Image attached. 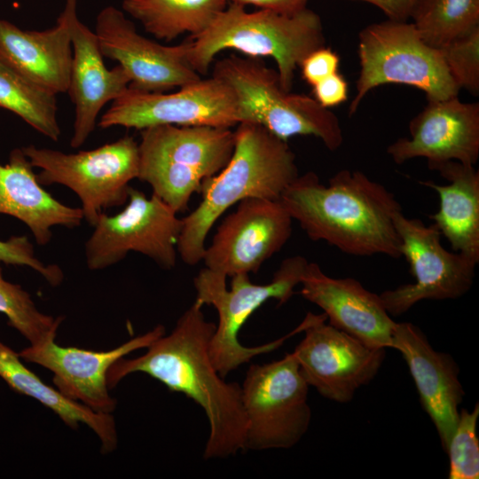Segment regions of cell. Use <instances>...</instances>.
<instances>
[{
    "mask_svg": "<svg viewBox=\"0 0 479 479\" xmlns=\"http://www.w3.org/2000/svg\"><path fill=\"white\" fill-rule=\"evenodd\" d=\"M95 34L104 58L116 61L130 78V88L167 92L201 79L187 61L189 40L166 46L140 35L124 12L113 5L97 15Z\"/></svg>",
    "mask_w": 479,
    "mask_h": 479,
    "instance_id": "9a60e30c",
    "label": "cell"
},
{
    "mask_svg": "<svg viewBox=\"0 0 479 479\" xmlns=\"http://www.w3.org/2000/svg\"><path fill=\"white\" fill-rule=\"evenodd\" d=\"M182 225V218L158 196L130 186L124 208L114 216L101 213L93 226L85 243L87 267L104 270L134 251L170 270L177 263Z\"/></svg>",
    "mask_w": 479,
    "mask_h": 479,
    "instance_id": "8fae6325",
    "label": "cell"
},
{
    "mask_svg": "<svg viewBox=\"0 0 479 479\" xmlns=\"http://www.w3.org/2000/svg\"><path fill=\"white\" fill-rule=\"evenodd\" d=\"M389 348L407 364L421 405L446 451L465 396L458 364L450 354L436 351L421 329L409 322H397Z\"/></svg>",
    "mask_w": 479,
    "mask_h": 479,
    "instance_id": "d6986e66",
    "label": "cell"
},
{
    "mask_svg": "<svg viewBox=\"0 0 479 479\" xmlns=\"http://www.w3.org/2000/svg\"><path fill=\"white\" fill-rule=\"evenodd\" d=\"M379 8L389 20L407 21L416 0H356Z\"/></svg>",
    "mask_w": 479,
    "mask_h": 479,
    "instance_id": "d590c367",
    "label": "cell"
},
{
    "mask_svg": "<svg viewBox=\"0 0 479 479\" xmlns=\"http://www.w3.org/2000/svg\"><path fill=\"white\" fill-rule=\"evenodd\" d=\"M308 263L302 255L287 257L282 261L272 279L264 285L254 284L249 274L240 273L231 277V287L227 288V277L206 267L195 276V302L200 306H213L218 315V324L210 340L209 355L223 378L254 357L279 349L287 338L302 332L304 325L302 322L287 335L259 346L246 347L239 339L244 324L265 302L274 299L282 305L291 299Z\"/></svg>",
    "mask_w": 479,
    "mask_h": 479,
    "instance_id": "5b68a950",
    "label": "cell"
},
{
    "mask_svg": "<svg viewBox=\"0 0 479 479\" xmlns=\"http://www.w3.org/2000/svg\"><path fill=\"white\" fill-rule=\"evenodd\" d=\"M234 135L230 161L202 182L201 201L182 218L177 249L188 265L202 260L209 231L231 207L249 198L279 200L299 176L295 154L287 141L251 122L239 123Z\"/></svg>",
    "mask_w": 479,
    "mask_h": 479,
    "instance_id": "3957f363",
    "label": "cell"
},
{
    "mask_svg": "<svg viewBox=\"0 0 479 479\" xmlns=\"http://www.w3.org/2000/svg\"><path fill=\"white\" fill-rule=\"evenodd\" d=\"M166 334L162 325L136 336L114 349L92 351L77 347H62L55 340L30 345L19 353L21 360L39 365L53 374L56 389L67 398L90 410L111 414L117 401L109 393L107 373L120 358L147 348Z\"/></svg>",
    "mask_w": 479,
    "mask_h": 479,
    "instance_id": "e0dca14e",
    "label": "cell"
},
{
    "mask_svg": "<svg viewBox=\"0 0 479 479\" xmlns=\"http://www.w3.org/2000/svg\"><path fill=\"white\" fill-rule=\"evenodd\" d=\"M238 124L234 93L214 76L170 93L144 92L129 87L98 122L101 129L121 126L138 130L157 125L232 128Z\"/></svg>",
    "mask_w": 479,
    "mask_h": 479,
    "instance_id": "4fadbf2b",
    "label": "cell"
},
{
    "mask_svg": "<svg viewBox=\"0 0 479 479\" xmlns=\"http://www.w3.org/2000/svg\"><path fill=\"white\" fill-rule=\"evenodd\" d=\"M338 54L325 46L309 53L300 65L302 79L310 86L334 74L338 70Z\"/></svg>",
    "mask_w": 479,
    "mask_h": 479,
    "instance_id": "d6a6232c",
    "label": "cell"
},
{
    "mask_svg": "<svg viewBox=\"0 0 479 479\" xmlns=\"http://www.w3.org/2000/svg\"><path fill=\"white\" fill-rule=\"evenodd\" d=\"M448 183L420 181L439 198L438 210L430 216L433 224L455 252L479 263V171L475 165L445 161L428 165Z\"/></svg>",
    "mask_w": 479,
    "mask_h": 479,
    "instance_id": "cb8c5ba5",
    "label": "cell"
},
{
    "mask_svg": "<svg viewBox=\"0 0 479 479\" xmlns=\"http://www.w3.org/2000/svg\"><path fill=\"white\" fill-rule=\"evenodd\" d=\"M77 4L78 0H65L55 25L44 30H24L0 19V60L50 93L67 92Z\"/></svg>",
    "mask_w": 479,
    "mask_h": 479,
    "instance_id": "ffe728a7",
    "label": "cell"
},
{
    "mask_svg": "<svg viewBox=\"0 0 479 479\" xmlns=\"http://www.w3.org/2000/svg\"><path fill=\"white\" fill-rule=\"evenodd\" d=\"M201 308L194 301L174 329L151 343L145 354L117 360L107 373V383L112 389L129 374L143 373L192 399L209 425L203 458L224 459L244 447L247 422L241 386L225 381L215 368L209 344L216 324L206 319Z\"/></svg>",
    "mask_w": 479,
    "mask_h": 479,
    "instance_id": "6da1fadb",
    "label": "cell"
},
{
    "mask_svg": "<svg viewBox=\"0 0 479 479\" xmlns=\"http://www.w3.org/2000/svg\"><path fill=\"white\" fill-rule=\"evenodd\" d=\"M243 6L253 5L283 14H294L307 8L309 0H228Z\"/></svg>",
    "mask_w": 479,
    "mask_h": 479,
    "instance_id": "e575fe53",
    "label": "cell"
},
{
    "mask_svg": "<svg viewBox=\"0 0 479 479\" xmlns=\"http://www.w3.org/2000/svg\"><path fill=\"white\" fill-rule=\"evenodd\" d=\"M0 107L15 114L44 137L59 141L61 130L56 95L29 82L1 60Z\"/></svg>",
    "mask_w": 479,
    "mask_h": 479,
    "instance_id": "4316f807",
    "label": "cell"
},
{
    "mask_svg": "<svg viewBox=\"0 0 479 479\" xmlns=\"http://www.w3.org/2000/svg\"><path fill=\"white\" fill-rule=\"evenodd\" d=\"M228 0H122V9L156 39L171 42L204 32L226 8Z\"/></svg>",
    "mask_w": 479,
    "mask_h": 479,
    "instance_id": "484cf974",
    "label": "cell"
},
{
    "mask_svg": "<svg viewBox=\"0 0 479 479\" xmlns=\"http://www.w3.org/2000/svg\"><path fill=\"white\" fill-rule=\"evenodd\" d=\"M300 285L301 294L319 307L329 324L367 346L389 348L395 322L380 295L353 278H333L309 262Z\"/></svg>",
    "mask_w": 479,
    "mask_h": 479,
    "instance_id": "44dd1931",
    "label": "cell"
},
{
    "mask_svg": "<svg viewBox=\"0 0 479 479\" xmlns=\"http://www.w3.org/2000/svg\"><path fill=\"white\" fill-rule=\"evenodd\" d=\"M188 40L187 61L200 75L208 72L221 51L234 50L247 57L272 58L287 91H291L303 59L326 43L321 19L308 7L294 14L249 12L234 3H229L204 32Z\"/></svg>",
    "mask_w": 479,
    "mask_h": 479,
    "instance_id": "277c9868",
    "label": "cell"
},
{
    "mask_svg": "<svg viewBox=\"0 0 479 479\" xmlns=\"http://www.w3.org/2000/svg\"><path fill=\"white\" fill-rule=\"evenodd\" d=\"M73 59L67 92L75 106V119L70 145L82 146L97 125L102 108L122 95L130 78L119 65L108 68L98 38L78 16L71 30Z\"/></svg>",
    "mask_w": 479,
    "mask_h": 479,
    "instance_id": "7402d4cb",
    "label": "cell"
},
{
    "mask_svg": "<svg viewBox=\"0 0 479 479\" xmlns=\"http://www.w3.org/2000/svg\"><path fill=\"white\" fill-rule=\"evenodd\" d=\"M479 404L472 411L459 410V420L447 450L449 479H477L479 477V440L476 425Z\"/></svg>",
    "mask_w": 479,
    "mask_h": 479,
    "instance_id": "f546056e",
    "label": "cell"
},
{
    "mask_svg": "<svg viewBox=\"0 0 479 479\" xmlns=\"http://www.w3.org/2000/svg\"><path fill=\"white\" fill-rule=\"evenodd\" d=\"M241 386L246 418L243 451L289 449L308 431L311 410L309 385L292 353L251 365Z\"/></svg>",
    "mask_w": 479,
    "mask_h": 479,
    "instance_id": "30bf717a",
    "label": "cell"
},
{
    "mask_svg": "<svg viewBox=\"0 0 479 479\" xmlns=\"http://www.w3.org/2000/svg\"><path fill=\"white\" fill-rule=\"evenodd\" d=\"M359 75L349 114H356L366 94L388 84L422 90L428 100L458 96L439 49L428 45L412 22L386 20L364 27L358 35Z\"/></svg>",
    "mask_w": 479,
    "mask_h": 479,
    "instance_id": "ba28073f",
    "label": "cell"
},
{
    "mask_svg": "<svg viewBox=\"0 0 479 479\" xmlns=\"http://www.w3.org/2000/svg\"><path fill=\"white\" fill-rule=\"evenodd\" d=\"M292 223L279 200L245 199L221 222L201 261L226 277L255 273L288 241Z\"/></svg>",
    "mask_w": 479,
    "mask_h": 479,
    "instance_id": "2e32d148",
    "label": "cell"
},
{
    "mask_svg": "<svg viewBox=\"0 0 479 479\" xmlns=\"http://www.w3.org/2000/svg\"><path fill=\"white\" fill-rule=\"evenodd\" d=\"M21 148L41 169L36 176L42 185H61L77 195L91 226L106 209L126 204L130 183L138 177V143L131 136L75 153L34 145Z\"/></svg>",
    "mask_w": 479,
    "mask_h": 479,
    "instance_id": "9c48e42d",
    "label": "cell"
},
{
    "mask_svg": "<svg viewBox=\"0 0 479 479\" xmlns=\"http://www.w3.org/2000/svg\"><path fill=\"white\" fill-rule=\"evenodd\" d=\"M34 167L22 148H14L5 165L0 163V214L20 220L37 245H47L51 228H75L83 220L81 208L59 201L39 183Z\"/></svg>",
    "mask_w": 479,
    "mask_h": 479,
    "instance_id": "603a6c76",
    "label": "cell"
},
{
    "mask_svg": "<svg viewBox=\"0 0 479 479\" xmlns=\"http://www.w3.org/2000/svg\"><path fill=\"white\" fill-rule=\"evenodd\" d=\"M326 320L324 313H307L304 337L293 354L309 386L323 397L344 404L376 376L386 349L367 346Z\"/></svg>",
    "mask_w": 479,
    "mask_h": 479,
    "instance_id": "5bb4252c",
    "label": "cell"
},
{
    "mask_svg": "<svg viewBox=\"0 0 479 479\" xmlns=\"http://www.w3.org/2000/svg\"><path fill=\"white\" fill-rule=\"evenodd\" d=\"M235 143L231 128L157 125L140 130L138 177L176 213L202 182L222 170Z\"/></svg>",
    "mask_w": 479,
    "mask_h": 479,
    "instance_id": "52a82bcc",
    "label": "cell"
},
{
    "mask_svg": "<svg viewBox=\"0 0 479 479\" xmlns=\"http://www.w3.org/2000/svg\"><path fill=\"white\" fill-rule=\"evenodd\" d=\"M459 89L479 94V27L439 49Z\"/></svg>",
    "mask_w": 479,
    "mask_h": 479,
    "instance_id": "4dcf8cb0",
    "label": "cell"
},
{
    "mask_svg": "<svg viewBox=\"0 0 479 479\" xmlns=\"http://www.w3.org/2000/svg\"><path fill=\"white\" fill-rule=\"evenodd\" d=\"M317 102L326 108L336 106L348 98V83L338 72L327 76L312 86Z\"/></svg>",
    "mask_w": 479,
    "mask_h": 479,
    "instance_id": "836d02e7",
    "label": "cell"
},
{
    "mask_svg": "<svg viewBox=\"0 0 479 479\" xmlns=\"http://www.w3.org/2000/svg\"><path fill=\"white\" fill-rule=\"evenodd\" d=\"M27 266L38 272L51 286L60 285L64 279L62 269L57 264H45L35 255V248L27 236H12L0 240V263Z\"/></svg>",
    "mask_w": 479,
    "mask_h": 479,
    "instance_id": "1f68e13d",
    "label": "cell"
},
{
    "mask_svg": "<svg viewBox=\"0 0 479 479\" xmlns=\"http://www.w3.org/2000/svg\"><path fill=\"white\" fill-rule=\"evenodd\" d=\"M212 76L233 91L239 123L258 124L287 141L294 136H313L330 151L343 143L338 117L304 94L285 90L279 74L257 58L235 54L217 60Z\"/></svg>",
    "mask_w": 479,
    "mask_h": 479,
    "instance_id": "8992f818",
    "label": "cell"
},
{
    "mask_svg": "<svg viewBox=\"0 0 479 479\" xmlns=\"http://www.w3.org/2000/svg\"><path fill=\"white\" fill-rule=\"evenodd\" d=\"M409 134L387 148L397 164L425 158L428 165L451 161L475 165L479 158V103L462 102L458 96L428 100L411 120Z\"/></svg>",
    "mask_w": 479,
    "mask_h": 479,
    "instance_id": "ac0fdd59",
    "label": "cell"
},
{
    "mask_svg": "<svg viewBox=\"0 0 479 479\" xmlns=\"http://www.w3.org/2000/svg\"><path fill=\"white\" fill-rule=\"evenodd\" d=\"M0 313L8 325L25 337L30 345L55 340L64 318L41 312L31 295L19 284L7 281L0 265Z\"/></svg>",
    "mask_w": 479,
    "mask_h": 479,
    "instance_id": "f1b7e54d",
    "label": "cell"
},
{
    "mask_svg": "<svg viewBox=\"0 0 479 479\" xmlns=\"http://www.w3.org/2000/svg\"><path fill=\"white\" fill-rule=\"evenodd\" d=\"M394 222L401 255L409 263L414 282L379 294L390 316H400L423 300L457 299L470 290L477 263L445 249L434 224L426 225L419 218L405 216L403 211L396 214Z\"/></svg>",
    "mask_w": 479,
    "mask_h": 479,
    "instance_id": "7c38bea8",
    "label": "cell"
},
{
    "mask_svg": "<svg viewBox=\"0 0 479 479\" xmlns=\"http://www.w3.org/2000/svg\"><path fill=\"white\" fill-rule=\"evenodd\" d=\"M410 18L422 39L440 49L479 27V0H416Z\"/></svg>",
    "mask_w": 479,
    "mask_h": 479,
    "instance_id": "83f0119b",
    "label": "cell"
},
{
    "mask_svg": "<svg viewBox=\"0 0 479 479\" xmlns=\"http://www.w3.org/2000/svg\"><path fill=\"white\" fill-rule=\"evenodd\" d=\"M279 201L313 241L350 255L402 256L394 222L400 203L362 171L339 170L326 185L312 171L299 175Z\"/></svg>",
    "mask_w": 479,
    "mask_h": 479,
    "instance_id": "7a4b0ae2",
    "label": "cell"
},
{
    "mask_svg": "<svg viewBox=\"0 0 479 479\" xmlns=\"http://www.w3.org/2000/svg\"><path fill=\"white\" fill-rule=\"evenodd\" d=\"M0 378L15 392L30 397L55 412L73 429L87 425L98 437L102 454L117 448L118 435L112 414L96 412L62 395L24 365L11 347L0 340Z\"/></svg>",
    "mask_w": 479,
    "mask_h": 479,
    "instance_id": "d4e9b609",
    "label": "cell"
}]
</instances>
